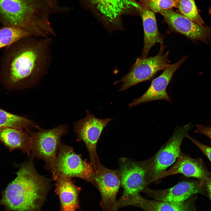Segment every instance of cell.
<instances>
[{"instance_id": "cell-10", "label": "cell", "mask_w": 211, "mask_h": 211, "mask_svg": "<svg viewBox=\"0 0 211 211\" xmlns=\"http://www.w3.org/2000/svg\"><path fill=\"white\" fill-rule=\"evenodd\" d=\"M83 119L74 124V130L77 139L83 142L88 151L91 164L94 169L99 162L96 152L97 143L104 128L113 119H101L96 117L89 110Z\"/></svg>"}, {"instance_id": "cell-27", "label": "cell", "mask_w": 211, "mask_h": 211, "mask_svg": "<svg viewBox=\"0 0 211 211\" xmlns=\"http://www.w3.org/2000/svg\"><path fill=\"white\" fill-rule=\"evenodd\" d=\"M211 200V175L204 181Z\"/></svg>"}, {"instance_id": "cell-28", "label": "cell", "mask_w": 211, "mask_h": 211, "mask_svg": "<svg viewBox=\"0 0 211 211\" xmlns=\"http://www.w3.org/2000/svg\"><path fill=\"white\" fill-rule=\"evenodd\" d=\"M209 13L211 15V7H210L209 9Z\"/></svg>"}, {"instance_id": "cell-16", "label": "cell", "mask_w": 211, "mask_h": 211, "mask_svg": "<svg viewBox=\"0 0 211 211\" xmlns=\"http://www.w3.org/2000/svg\"><path fill=\"white\" fill-rule=\"evenodd\" d=\"M138 9L142 21L144 29V43L141 57H147L152 48L157 43L163 45L164 37L157 27L155 13L138 3Z\"/></svg>"}, {"instance_id": "cell-22", "label": "cell", "mask_w": 211, "mask_h": 211, "mask_svg": "<svg viewBox=\"0 0 211 211\" xmlns=\"http://www.w3.org/2000/svg\"><path fill=\"white\" fill-rule=\"evenodd\" d=\"M178 12L201 26L205 23L199 13L194 0H177Z\"/></svg>"}, {"instance_id": "cell-7", "label": "cell", "mask_w": 211, "mask_h": 211, "mask_svg": "<svg viewBox=\"0 0 211 211\" xmlns=\"http://www.w3.org/2000/svg\"><path fill=\"white\" fill-rule=\"evenodd\" d=\"M94 172L92 164L83 160L79 155L75 153L73 147L60 144L52 172L53 179L57 176L70 178L76 177L88 181L95 186Z\"/></svg>"}, {"instance_id": "cell-20", "label": "cell", "mask_w": 211, "mask_h": 211, "mask_svg": "<svg viewBox=\"0 0 211 211\" xmlns=\"http://www.w3.org/2000/svg\"><path fill=\"white\" fill-rule=\"evenodd\" d=\"M37 125L32 121L0 108V127H8L23 131Z\"/></svg>"}, {"instance_id": "cell-4", "label": "cell", "mask_w": 211, "mask_h": 211, "mask_svg": "<svg viewBox=\"0 0 211 211\" xmlns=\"http://www.w3.org/2000/svg\"><path fill=\"white\" fill-rule=\"evenodd\" d=\"M85 9L90 12L109 32L124 30L123 16L139 14L135 0H78Z\"/></svg>"}, {"instance_id": "cell-23", "label": "cell", "mask_w": 211, "mask_h": 211, "mask_svg": "<svg viewBox=\"0 0 211 211\" xmlns=\"http://www.w3.org/2000/svg\"><path fill=\"white\" fill-rule=\"evenodd\" d=\"M177 0H139V3L154 13L176 8Z\"/></svg>"}, {"instance_id": "cell-6", "label": "cell", "mask_w": 211, "mask_h": 211, "mask_svg": "<svg viewBox=\"0 0 211 211\" xmlns=\"http://www.w3.org/2000/svg\"><path fill=\"white\" fill-rule=\"evenodd\" d=\"M38 130H26L31 139L30 156L42 159L44 167L52 173L57 157L59 147L62 137L67 133V127L60 125L54 128L45 129L38 126Z\"/></svg>"}, {"instance_id": "cell-14", "label": "cell", "mask_w": 211, "mask_h": 211, "mask_svg": "<svg viewBox=\"0 0 211 211\" xmlns=\"http://www.w3.org/2000/svg\"><path fill=\"white\" fill-rule=\"evenodd\" d=\"M203 181H181L173 186L166 189L154 190L145 188L142 192L154 200L172 203L184 202L199 191Z\"/></svg>"}, {"instance_id": "cell-1", "label": "cell", "mask_w": 211, "mask_h": 211, "mask_svg": "<svg viewBox=\"0 0 211 211\" xmlns=\"http://www.w3.org/2000/svg\"><path fill=\"white\" fill-rule=\"evenodd\" d=\"M30 156L16 173L17 177L3 193L0 205L7 211H39L51 179L39 174Z\"/></svg>"}, {"instance_id": "cell-18", "label": "cell", "mask_w": 211, "mask_h": 211, "mask_svg": "<svg viewBox=\"0 0 211 211\" xmlns=\"http://www.w3.org/2000/svg\"><path fill=\"white\" fill-rule=\"evenodd\" d=\"M0 141L10 149H19L28 156L31 151V139L26 131L8 127H0Z\"/></svg>"}, {"instance_id": "cell-26", "label": "cell", "mask_w": 211, "mask_h": 211, "mask_svg": "<svg viewBox=\"0 0 211 211\" xmlns=\"http://www.w3.org/2000/svg\"><path fill=\"white\" fill-rule=\"evenodd\" d=\"M197 130L194 131L195 133L203 134L211 139V127L196 124Z\"/></svg>"}, {"instance_id": "cell-9", "label": "cell", "mask_w": 211, "mask_h": 211, "mask_svg": "<svg viewBox=\"0 0 211 211\" xmlns=\"http://www.w3.org/2000/svg\"><path fill=\"white\" fill-rule=\"evenodd\" d=\"M192 127L190 123L183 126H176L168 140L152 157L150 183L175 162L181 152L180 147L183 139Z\"/></svg>"}, {"instance_id": "cell-11", "label": "cell", "mask_w": 211, "mask_h": 211, "mask_svg": "<svg viewBox=\"0 0 211 211\" xmlns=\"http://www.w3.org/2000/svg\"><path fill=\"white\" fill-rule=\"evenodd\" d=\"M164 21L167 24V33H180L192 40L208 43L211 40V27L202 26L172 9L161 10Z\"/></svg>"}, {"instance_id": "cell-19", "label": "cell", "mask_w": 211, "mask_h": 211, "mask_svg": "<svg viewBox=\"0 0 211 211\" xmlns=\"http://www.w3.org/2000/svg\"><path fill=\"white\" fill-rule=\"evenodd\" d=\"M132 205L145 211H191L190 204L186 201L179 203L144 198L139 195L134 200Z\"/></svg>"}, {"instance_id": "cell-5", "label": "cell", "mask_w": 211, "mask_h": 211, "mask_svg": "<svg viewBox=\"0 0 211 211\" xmlns=\"http://www.w3.org/2000/svg\"><path fill=\"white\" fill-rule=\"evenodd\" d=\"M152 161V157L141 161L126 158L120 160L118 172L123 192L117 201L118 209L130 205L133 200L150 183Z\"/></svg>"}, {"instance_id": "cell-17", "label": "cell", "mask_w": 211, "mask_h": 211, "mask_svg": "<svg viewBox=\"0 0 211 211\" xmlns=\"http://www.w3.org/2000/svg\"><path fill=\"white\" fill-rule=\"evenodd\" d=\"M53 179L55 181V192L60 200V211H76L79 207L80 188L75 186L71 178L63 176H57Z\"/></svg>"}, {"instance_id": "cell-8", "label": "cell", "mask_w": 211, "mask_h": 211, "mask_svg": "<svg viewBox=\"0 0 211 211\" xmlns=\"http://www.w3.org/2000/svg\"><path fill=\"white\" fill-rule=\"evenodd\" d=\"M166 47L165 45H161L159 52L154 57L137 58L129 72L115 82H122L119 91L125 90L140 82L152 79L158 72L169 65V51L164 53Z\"/></svg>"}, {"instance_id": "cell-25", "label": "cell", "mask_w": 211, "mask_h": 211, "mask_svg": "<svg viewBox=\"0 0 211 211\" xmlns=\"http://www.w3.org/2000/svg\"><path fill=\"white\" fill-rule=\"evenodd\" d=\"M55 13H61L67 11L68 7H62L58 5V0H44Z\"/></svg>"}, {"instance_id": "cell-12", "label": "cell", "mask_w": 211, "mask_h": 211, "mask_svg": "<svg viewBox=\"0 0 211 211\" xmlns=\"http://www.w3.org/2000/svg\"><path fill=\"white\" fill-rule=\"evenodd\" d=\"M94 170L95 186L101 193L103 211H117L116 198L121 184L118 172L106 168L100 162Z\"/></svg>"}, {"instance_id": "cell-2", "label": "cell", "mask_w": 211, "mask_h": 211, "mask_svg": "<svg viewBox=\"0 0 211 211\" xmlns=\"http://www.w3.org/2000/svg\"><path fill=\"white\" fill-rule=\"evenodd\" d=\"M52 37L30 36L15 54L11 64L8 82L12 88L33 86L47 73L51 59Z\"/></svg>"}, {"instance_id": "cell-15", "label": "cell", "mask_w": 211, "mask_h": 211, "mask_svg": "<svg viewBox=\"0 0 211 211\" xmlns=\"http://www.w3.org/2000/svg\"><path fill=\"white\" fill-rule=\"evenodd\" d=\"M178 174L196 178L203 182L211 175L201 159L192 158L181 152L174 164L169 169L158 176L153 181Z\"/></svg>"}, {"instance_id": "cell-24", "label": "cell", "mask_w": 211, "mask_h": 211, "mask_svg": "<svg viewBox=\"0 0 211 211\" xmlns=\"http://www.w3.org/2000/svg\"><path fill=\"white\" fill-rule=\"evenodd\" d=\"M186 137L194 143L207 157L211 162V147L205 145L186 134Z\"/></svg>"}, {"instance_id": "cell-13", "label": "cell", "mask_w": 211, "mask_h": 211, "mask_svg": "<svg viewBox=\"0 0 211 211\" xmlns=\"http://www.w3.org/2000/svg\"><path fill=\"white\" fill-rule=\"evenodd\" d=\"M187 58V56H183L177 62L169 64L160 75L153 79L145 93L139 98H134L129 104V108L142 103L159 100H165L172 103L167 93L166 88L174 74Z\"/></svg>"}, {"instance_id": "cell-3", "label": "cell", "mask_w": 211, "mask_h": 211, "mask_svg": "<svg viewBox=\"0 0 211 211\" xmlns=\"http://www.w3.org/2000/svg\"><path fill=\"white\" fill-rule=\"evenodd\" d=\"M53 13L44 0H0V18L3 22L25 29L33 36L45 38L55 35L49 21Z\"/></svg>"}, {"instance_id": "cell-21", "label": "cell", "mask_w": 211, "mask_h": 211, "mask_svg": "<svg viewBox=\"0 0 211 211\" xmlns=\"http://www.w3.org/2000/svg\"><path fill=\"white\" fill-rule=\"evenodd\" d=\"M33 36L27 30L10 26L0 30V48L29 36Z\"/></svg>"}]
</instances>
